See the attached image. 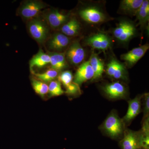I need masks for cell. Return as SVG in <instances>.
I'll return each instance as SVG.
<instances>
[{"mask_svg": "<svg viewBox=\"0 0 149 149\" xmlns=\"http://www.w3.org/2000/svg\"><path fill=\"white\" fill-rule=\"evenodd\" d=\"M124 125L114 111L111 112L103 123L102 129L104 133L112 139L119 138L123 134Z\"/></svg>", "mask_w": 149, "mask_h": 149, "instance_id": "obj_1", "label": "cell"}, {"mask_svg": "<svg viewBox=\"0 0 149 149\" xmlns=\"http://www.w3.org/2000/svg\"><path fill=\"white\" fill-rule=\"evenodd\" d=\"M136 27L131 22L124 20L120 21L113 30L115 38L120 43H126L136 35Z\"/></svg>", "mask_w": 149, "mask_h": 149, "instance_id": "obj_2", "label": "cell"}, {"mask_svg": "<svg viewBox=\"0 0 149 149\" xmlns=\"http://www.w3.org/2000/svg\"><path fill=\"white\" fill-rule=\"evenodd\" d=\"M79 15L83 21L92 24H99L107 20V15L97 7L90 6L81 9Z\"/></svg>", "mask_w": 149, "mask_h": 149, "instance_id": "obj_3", "label": "cell"}, {"mask_svg": "<svg viewBox=\"0 0 149 149\" xmlns=\"http://www.w3.org/2000/svg\"><path fill=\"white\" fill-rule=\"evenodd\" d=\"M28 29L32 38L42 44L47 40L49 29L45 22L39 18L31 19L28 24Z\"/></svg>", "mask_w": 149, "mask_h": 149, "instance_id": "obj_4", "label": "cell"}, {"mask_svg": "<svg viewBox=\"0 0 149 149\" xmlns=\"http://www.w3.org/2000/svg\"><path fill=\"white\" fill-rule=\"evenodd\" d=\"M46 7V5L40 1H27L20 6L19 14L23 18L32 19Z\"/></svg>", "mask_w": 149, "mask_h": 149, "instance_id": "obj_5", "label": "cell"}, {"mask_svg": "<svg viewBox=\"0 0 149 149\" xmlns=\"http://www.w3.org/2000/svg\"><path fill=\"white\" fill-rule=\"evenodd\" d=\"M88 45L94 49L105 51L111 47V39L108 35L102 32L96 33L88 37L86 40Z\"/></svg>", "mask_w": 149, "mask_h": 149, "instance_id": "obj_6", "label": "cell"}, {"mask_svg": "<svg viewBox=\"0 0 149 149\" xmlns=\"http://www.w3.org/2000/svg\"><path fill=\"white\" fill-rule=\"evenodd\" d=\"M66 60L71 65H77L84 60L85 56V50L78 41H75L70 45L65 54Z\"/></svg>", "mask_w": 149, "mask_h": 149, "instance_id": "obj_7", "label": "cell"}, {"mask_svg": "<svg viewBox=\"0 0 149 149\" xmlns=\"http://www.w3.org/2000/svg\"><path fill=\"white\" fill-rule=\"evenodd\" d=\"M123 138L120 142L122 149H141L140 144V131H132L125 129L123 133Z\"/></svg>", "mask_w": 149, "mask_h": 149, "instance_id": "obj_8", "label": "cell"}, {"mask_svg": "<svg viewBox=\"0 0 149 149\" xmlns=\"http://www.w3.org/2000/svg\"><path fill=\"white\" fill-rule=\"evenodd\" d=\"M106 72L109 76L114 79L125 80L127 78V72L125 65L115 58L112 59L107 64Z\"/></svg>", "mask_w": 149, "mask_h": 149, "instance_id": "obj_9", "label": "cell"}, {"mask_svg": "<svg viewBox=\"0 0 149 149\" xmlns=\"http://www.w3.org/2000/svg\"><path fill=\"white\" fill-rule=\"evenodd\" d=\"M104 93L111 99L125 98L127 95L126 88L122 83L116 82L108 83L102 87Z\"/></svg>", "mask_w": 149, "mask_h": 149, "instance_id": "obj_10", "label": "cell"}, {"mask_svg": "<svg viewBox=\"0 0 149 149\" xmlns=\"http://www.w3.org/2000/svg\"><path fill=\"white\" fill-rule=\"evenodd\" d=\"M45 19L51 27L57 29L69 20L70 16L69 15L62 13L58 10L53 9L46 14Z\"/></svg>", "mask_w": 149, "mask_h": 149, "instance_id": "obj_11", "label": "cell"}, {"mask_svg": "<svg viewBox=\"0 0 149 149\" xmlns=\"http://www.w3.org/2000/svg\"><path fill=\"white\" fill-rule=\"evenodd\" d=\"M94 72L89 61L80 65L74 74L73 83L81 85L88 80L93 79Z\"/></svg>", "mask_w": 149, "mask_h": 149, "instance_id": "obj_12", "label": "cell"}, {"mask_svg": "<svg viewBox=\"0 0 149 149\" xmlns=\"http://www.w3.org/2000/svg\"><path fill=\"white\" fill-rule=\"evenodd\" d=\"M149 48L148 44H146L134 48L127 53L122 54L120 57L129 66H132L136 64L145 55Z\"/></svg>", "mask_w": 149, "mask_h": 149, "instance_id": "obj_13", "label": "cell"}, {"mask_svg": "<svg viewBox=\"0 0 149 149\" xmlns=\"http://www.w3.org/2000/svg\"><path fill=\"white\" fill-rule=\"evenodd\" d=\"M141 97L137 96L128 102L127 112L122 120L124 125L130 123L141 111Z\"/></svg>", "mask_w": 149, "mask_h": 149, "instance_id": "obj_14", "label": "cell"}, {"mask_svg": "<svg viewBox=\"0 0 149 149\" xmlns=\"http://www.w3.org/2000/svg\"><path fill=\"white\" fill-rule=\"evenodd\" d=\"M70 40L68 37L63 33H56L48 42L49 49L55 52L63 51L69 45Z\"/></svg>", "mask_w": 149, "mask_h": 149, "instance_id": "obj_15", "label": "cell"}, {"mask_svg": "<svg viewBox=\"0 0 149 149\" xmlns=\"http://www.w3.org/2000/svg\"><path fill=\"white\" fill-rule=\"evenodd\" d=\"M61 29L62 33L67 37H74L80 33L81 24L76 18L70 19L62 26Z\"/></svg>", "mask_w": 149, "mask_h": 149, "instance_id": "obj_16", "label": "cell"}, {"mask_svg": "<svg viewBox=\"0 0 149 149\" xmlns=\"http://www.w3.org/2000/svg\"><path fill=\"white\" fill-rule=\"evenodd\" d=\"M50 58L51 68L59 71L67 67L65 54L63 53L52 52L48 54Z\"/></svg>", "mask_w": 149, "mask_h": 149, "instance_id": "obj_17", "label": "cell"}, {"mask_svg": "<svg viewBox=\"0 0 149 149\" xmlns=\"http://www.w3.org/2000/svg\"><path fill=\"white\" fill-rule=\"evenodd\" d=\"M50 63V56L48 54L45 53L42 49H40L29 61V67L31 70L35 67L41 68Z\"/></svg>", "mask_w": 149, "mask_h": 149, "instance_id": "obj_18", "label": "cell"}, {"mask_svg": "<svg viewBox=\"0 0 149 149\" xmlns=\"http://www.w3.org/2000/svg\"><path fill=\"white\" fill-rule=\"evenodd\" d=\"M143 0H123L120 2V9L127 14L135 15Z\"/></svg>", "mask_w": 149, "mask_h": 149, "instance_id": "obj_19", "label": "cell"}, {"mask_svg": "<svg viewBox=\"0 0 149 149\" xmlns=\"http://www.w3.org/2000/svg\"><path fill=\"white\" fill-rule=\"evenodd\" d=\"M141 27L146 25L149 20V1L145 0L135 15Z\"/></svg>", "mask_w": 149, "mask_h": 149, "instance_id": "obj_20", "label": "cell"}, {"mask_svg": "<svg viewBox=\"0 0 149 149\" xmlns=\"http://www.w3.org/2000/svg\"><path fill=\"white\" fill-rule=\"evenodd\" d=\"M94 72L93 80L100 79L102 76L104 71L103 62L96 54H93L89 60Z\"/></svg>", "mask_w": 149, "mask_h": 149, "instance_id": "obj_21", "label": "cell"}, {"mask_svg": "<svg viewBox=\"0 0 149 149\" xmlns=\"http://www.w3.org/2000/svg\"><path fill=\"white\" fill-rule=\"evenodd\" d=\"M35 75L40 81L45 83L53 81L58 76V72L50 68L44 73H35Z\"/></svg>", "mask_w": 149, "mask_h": 149, "instance_id": "obj_22", "label": "cell"}, {"mask_svg": "<svg viewBox=\"0 0 149 149\" xmlns=\"http://www.w3.org/2000/svg\"><path fill=\"white\" fill-rule=\"evenodd\" d=\"M48 93L51 97H56L63 95L64 91L61 88V83L58 81L53 80L48 85Z\"/></svg>", "mask_w": 149, "mask_h": 149, "instance_id": "obj_23", "label": "cell"}, {"mask_svg": "<svg viewBox=\"0 0 149 149\" xmlns=\"http://www.w3.org/2000/svg\"><path fill=\"white\" fill-rule=\"evenodd\" d=\"M32 84L35 92L41 96H44L48 93V85L46 83L33 79Z\"/></svg>", "mask_w": 149, "mask_h": 149, "instance_id": "obj_24", "label": "cell"}, {"mask_svg": "<svg viewBox=\"0 0 149 149\" xmlns=\"http://www.w3.org/2000/svg\"><path fill=\"white\" fill-rule=\"evenodd\" d=\"M73 79L72 73L69 70L62 72L58 76L59 82L64 85L65 88L72 83Z\"/></svg>", "mask_w": 149, "mask_h": 149, "instance_id": "obj_25", "label": "cell"}, {"mask_svg": "<svg viewBox=\"0 0 149 149\" xmlns=\"http://www.w3.org/2000/svg\"><path fill=\"white\" fill-rule=\"evenodd\" d=\"M143 106L144 118L148 117L149 112V93L144 95L143 97Z\"/></svg>", "mask_w": 149, "mask_h": 149, "instance_id": "obj_26", "label": "cell"}, {"mask_svg": "<svg viewBox=\"0 0 149 149\" xmlns=\"http://www.w3.org/2000/svg\"><path fill=\"white\" fill-rule=\"evenodd\" d=\"M66 93L70 95H74L80 92L79 85L72 82L66 88Z\"/></svg>", "mask_w": 149, "mask_h": 149, "instance_id": "obj_27", "label": "cell"}, {"mask_svg": "<svg viewBox=\"0 0 149 149\" xmlns=\"http://www.w3.org/2000/svg\"></svg>", "mask_w": 149, "mask_h": 149, "instance_id": "obj_28", "label": "cell"}]
</instances>
